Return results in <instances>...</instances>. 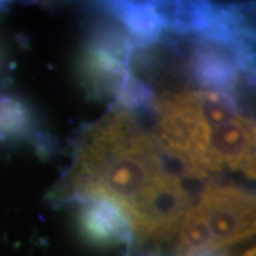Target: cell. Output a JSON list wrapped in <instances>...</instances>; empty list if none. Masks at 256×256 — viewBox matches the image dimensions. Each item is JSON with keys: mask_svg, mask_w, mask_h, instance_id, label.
I'll return each mask as SVG.
<instances>
[{"mask_svg": "<svg viewBox=\"0 0 256 256\" xmlns=\"http://www.w3.org/2000/svg\"><path fill=\"white\" fill-rule=\"evenodd\" d=\"M244 256H255V249H250V250H248L246 254Z\"/></svg>", "mask_w": 256, "mask_h": 256, "instance_id": "cell-9", "label": "cell"}, {"mask_svg": "<svg viewBox=\"0 0 256 256\" xmlns=\"http://www.w3.org/2000/svg\"><path fill=\"white\" fill-rule=\"evenodd\" d=\"M186 72L195 90L225 92L235 98L240 82H250L255 73L232 50L200 38H194Z\"/></svg>", "mask_w": 256, "mask_h": 256, "instance_id": "cell-5", "label": "cell"}, {"mask_svg": "<svg viewBox=\"0 0 256 256\" xmlns=\"http://www.w3.org/2000/svg\"><path fill=\"white\" fill-rule=\"evenodd\" d=\"M34 118L22 101L0 97V134L34 140Z\"/></svg>", "mask_w": 256, "mask_h": 256, "instance_id": "cell-8", "label": "cell"}, {"mask_svg": "<svg viewBox=\"0 0 256 256\" xmlns=\"http://www.w3.org/2000/svg\"><path fill=\"white\" fill-rule=\"evenodd\" d=\"M186 164L195 178L220 171H240L254 178L255 121L240 114L222 126H205L192 146Z\"/></svg>", "mask_w": 256, "mask_h": 256, "instance_id": "cell-2", "label": "cell"}, {"mask_svg": "<svg viewBox=\"0 0 256 256\" xmlns=\"http://www.w3.org/2000/svg\"><path fill=\"white\" fill-rule=\"evenodd\" d=\"M191 210L202 220L214 252L236 245L255 232V196L238 186L210 184Z\"/></svg>", "mask_w": 256, "mask_h": 256, "instance_id": "cell-3", "label": "cell"}, {"mask_svg": "<svg viewBox=\"0 0 256 256\" xmlns=\"http://www.w3.org/2000/svg\"><path fill=\"white\" fill-rule=\"evenodd\" d=\"M136 47L120 26L106 24L92 32L80 63L84 86L92 97L116 98L127 76Z\"/></svg>", "mask_w": 256, "mask_h": 256, "instance_id": "cell-4", "label": "cell"}, {"mask_svg": "<svg viewBox=\"0 0 256 256\" xmlns=\"http://www.w3.org/2000/svg\"><path fill=\"white\" fill-rule=\"evenodd\" d=\"M101 10L118 23L136 52L156 46L164 37V28L152 2H106L101 4Z\"/></svg>", "mask_w": 256, "mask_h": 256, "instance_id": "cell-7", "label": "cell"}, {"mask_svg": "<svg viewBox=\"0 0 256 256\" xmlns=\"http://www.w3.org/2000/svg\"><path fill=\"white\" fill-rule=\"evenodd\" d=\"M77 224L80 234L92 245L112 246L132 240L124 212L116 204L102 198H80Z\"/></svg>", "mask_w": 256, "mask_h": 256, "instance_id": "cell-6", "label": "cell"}, {"mask_svg": "<svg viewBox=\"0 0 256 256\" xmlns=\"http://www.w3.org/2000/svg\"><path fill=\"white\" fill-rule=\"evenodd\" d=\"M191 178L175 156L164 151L136 112L114 107L82 132L64 196L102 198L124 212L128 225L171 176Z\"/></svg>", "mask_w": 256, "mask_h": 256, "instance_id": "cell-1", "label": "cell"}]
</instances>
